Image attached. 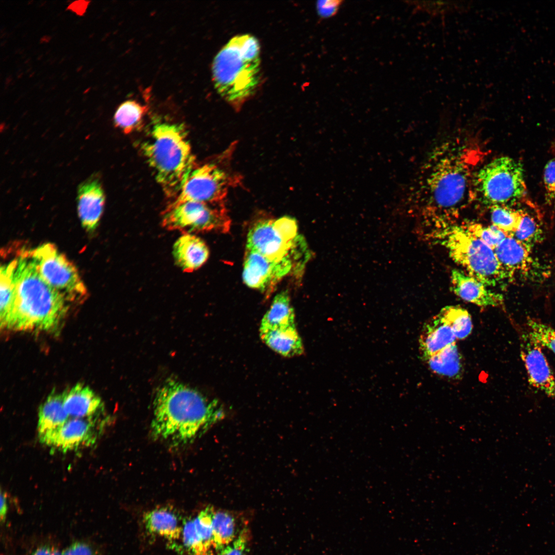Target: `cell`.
I'll use <instances>...</instances> for the list:
<instances>
[{"label": "cell", "instance_id": "f1b7e54d", "mask_svg": "<svg viewBox=\"0 0 555 555\" xmlns=\"http://www.w3.org/2000/svg\"><path fill=\"white\" fill-rule=\"evenodd\" d=\"M437 314L451 327L457 340H463L471 334L472 319L466 309L458 305H449L442 308Z\"/></svg>", "mask_w": 555, "mask_h": 555}, {"label": "cell", "instance_id": "d6a6232c", "mask_svg": "<svg viewBox=\"0 0 555 555\" xmlns=\"http://www.w3.org/2000/svg\"><path fill=\"white\" fill-rule=\"evenodd\" d=\"M463 226L473 235L494 249L507 236L495 226H485L474 222L462 223Z\"/></svg>", "mask_w": 555, "mask_h": 555}, {"label": "cell", "instance_id": "52a82bcc", "mask_svg": "<svg viewBox=\"0 0 555 555\" xmlns=\"http://www.w3.org/2000/svg\"><path fill=\"white\" fill-rule=\"evenodd\" d=\"M260 61L242 54L231 39L215 57L212 79L218 93L229 103L238 105L252 95L260 80Z\"/></svg>", "mask_w": 555, "mask_h": 555}, {"label": "cell", "instance_id": "ab89813d", "mask_svg": "<svg viewBox=\"0 0 555 555\" xmlns=\"http://www.w3.org/2000/svg\"><path fill=\"white\" fill-rule=\"evenodd\" d=\"M62 555H96L94 549L87 543L75 542L63 551Z\"/></svg>", "mask_w": 555, "mask_h": 555}, {"label": "cell", "instance_id": "2e32d148", "mask_svg": "<svg viewBox=\"0 0 555 555\" xmlns=\"http://www.w3.org/2000/svg\"><path fill=\"white\" fill-rule=\"evenodd\" d=\"M78 213L82 227L88 232L96 230L103 214L105 196L100 177L94 173L78 186Z\"/></svg>", "mask_w": 555, "mask_h": 555}, {"label": "cell", "instance_id": "277c9868", "mask_svg": "<svg viewBox=\"0 0 555 555\" xmlns=\"http://www.w3.org/2000/svg\"><path fill=\"white\" fill-rule=\"evenodd\" d=\"M141 150L156 181L167 195L175 198L195 167V158L184 126L156 120Z\"/></svg>", "mask_w": 555, "mask_h": 555}, {"label": "cell", "instance_id": "f546056e", "mask_svg": "<svg viewBox=\"0 0 555 555\" xmlns=\"http://www.w3.org/2000/svg\"><path fill=\"white\" fill-rule=\"evenodd\" d=\"M527 247L531 249L543 242L544 233L539 220L529 212L521 209V219L513 237Z\"/></svg>", "mask_w": 555, "mask_h": 555}, {"label": "cell", "instance_id": "d6986e66", "mask_svg": "<svg viewBox=\"0 0 555 555\" xmlns=\"http://www.w3.org/2000/svg\"><path fill=\"white\" fill-rule=\"evenodd\" d=\"M64 406L69 418H88L103 412L101 399L89 387L78 383L63 393Z\"/></svg>", "mask_w": 555, "mask_h": 555}, {"label": "cell", "instance_id": "4dcf8cb0", "mask_svg": "<svg viewBox=\"0 0 555 555\" xmlns=\"http://www.w3.org/2000/svg\"><path fill=\"white\" fill-rule=\"evenodd\" d=\"M490 208L492 225L503 232L507 237H513L521 221V209L504 206Z\"/></svg>", "mask_w": 555, "mask_h": 555}, {"label": "cell", "instance_id": "cb8c5ba5", "mask_svg": "<svg viewBox=\"0 0 555 555\" xmlns=\"http://www.w3.org/2000/svg\"><path fill=\"white\" fill-rule=\"evenodd\" d=\"M424 362L433 373L445 378L459 380L463 375V359L456 344L446 347Z\"/></svg>", "mask_w": 555, "mask_h": 555}, {"label": "cell", "instance_id": "74e56055", "mask_svg": "<svg viewBox=\"0 0 555 555\" xmlns=\"http://www.w3.org/2000/svg\"><path fill=\"white\" fill-rule=\"evenodd\" d=\"M543 180L546 201L549 205H555V159L546 164Z\"/></svg>", "mask_w": 555, "mask_h": 555}, {"label": "cell", "instance_id": "d590c367", "mask_svg": "<svg viewBox=\"0 0 555 555\" xmlns=\"http://www.w3.org/2000/svg\"><path fill=\"white\" fill-rule=\"evenodd\" d=\"M214 510L207 507L201 511L193 519L195 530L206 547L211 550L213 548V515Z\"/></svg>", "mask_w": 555, "mask_h": 555}, {"label": "cell", "instance_id": "6da1fadb", "mask_svg": "<svg viewBox=\"0 0 555 555\" xmlns=\"http://www.w3.org/2000/svg\"><path fill=\"white\" fill-rule=\"evenodd\" d=\"M483 156L477 147L456 140L434 150L419 183V209L425 226L454 221L473 200L475 169Z\"/></svg>", "mask_w": 555, "mask_h": 555}, {"label": "cell", "instance_id": "e0dca14e", "mask_svg": "<svg viewBox=\"0 0 555 555\" xmlns=\"http://www.w3.org/2000/svg\"><path fill=\"white\" fill-rule=\"evenodd\" d=\"M451 291L462 300L482 307H500L503 295L462 270L454 269L450 274Z\"/></svg>", "mask_w": 555, "mask_h": 555}, {"label": "cell", "instance_id": "603a6c76", "mask_svg": "<svg viewBox=\"0 0 555 555\" xmlns=\"http://www.w3.org/2000/svg\"><path fill=\"white\" fill-rule=\"evenodd\" d=\"M143 521L149 533L170 541L181 536L182 526L175 513L167 508H158L146 512Z\"/></svg>", "mask_w": 555, "mask_h": 555}, {"label": "cell", "instance_id": "3957f363", "mask_svg": "<svg viewBox=\"0 0 555 555\" xmlns=\"http://www.w3.org/2000/svg\"><path fill=\"white\" fill-rule=\"evenodd\" d=\"M14 282L13 304L5 328L16 330L55 329L67 312V299L44 280L26 252L17 258Z\"/></svg>", "mask_w": 555, "mask_h": 555}, {"label": "cell", "instance_id": "44dd1931", "mask_svg": "<svg viewBox=\"0 0 555 555\" xmlns=\"http://www.w3.org/2000/svg\"><path fill=\"white\" fill-rule=\"evenodd\" d=\"M69 418L63 394L52 392L39 407L37 427L40 441L61 428Z\"/></svg>", "mask_w": 555, "mask_h": 555}, {"label": "cell", "instance_id": "d4e9b609", "mask_svg": "<svg viewBox=\"0 0 555 555\" xmlns=\"http://www.w3.org/2000/svg\"><path fill=\"white\" fill-rule=\"evenodd\" d=\"M294 321V312L288 292L282 291L275 295L269 309L263 316L260 326V334L295 325Z\"/></svg>", "mask_w": 555, "mask_h": 555}, {"label": "cell", "instance_id": "5b68a950", "mask_svg": "<svg viewBox=\"0 0 555 555\" xmlns=\"http://www.w3.org/2000/svg\"><path fill=\"white\" fill-rule=\"evenodd\" d=\"M426 227V238L444 248L452 260L469 275L489 287L511 282L494 250L462 224L454 221Z\"/></svg>", "mask_w": 555, "mask_h": 555}, {"label": "cell", "instance_id": "f35d334b", "mask_svg": "<svg viewBox=\"0 0 555 555\" xmlns=\"http://www.w3.org/2000/svg\"><path fill=\"white\" fill-rule=\"evenodd\" d=\"M342 1L325 0L317 2V9L319 16L322 18H328L335 15L338 12Z\"/></svg>", "mask_w": 555, "mask_h": 555}, {"label": "cell", "instance_id": "484cf974", "mask_svg": "<svg viewBox=\"0 0 555 555\" xmlns=\"http://www.w3.org/2000/svg\"><path fill=\"white\" fill-rule=\"evenodd\" d=\"M17 259L1 267L0 320L1 328H5L12 308L14 298V276Z\"/></svg>", "mask_w": 555, "mask_h": 555}, {"label": "cell", "instance_id": "8fae6325", "mask_svg": "<svg viewBox=\"0 0 555 555\" xmlns=\"http://www.w3.org/2000/svg\"><path fill=\"white\" fill-rule=\"evenodd\" d=\"M231 182L230 176L216 164L207 163L195 166L170 204L186 201L224 203Z\"/></svg>", "mask_w": 555, "mask_h": 555}, {"label": "cell", "instance_id": "9c48e42d", "mask_svg": "<svg viewBox=\"0 0 555 555\" xmlns=\"http://www.w3.org/2000/svg\"><path fill=\"white\" fill-rule=\"evenodd\" d=\"M162 225L169 230L189 233L210 231L227 233L231 220L224 203L186 201L170 204L163 214Z\"/></svg>", "mask_w": 555, "mask_h": 555}, {"label": "cell", "instance_id": "60d3db41", "mask_svg": "<svg viewBox=\"0 0 555 555\" xmlns=\"http://www.w3.org/2000/svg\"><path fill=\"white\" fill-rule=\"evenodd\" d=\"M32 555H62V551L49 545H43L37 548Z\"/></svg>", "mask_w": 555, "mask_h": 555}, {"label": "cell", "instance_id": "1f68e13d", "mask_svg": "<svg viewBox=\"0 0 555 555\" xmlns=\"http://www.w3.org/2000/svg\"><path fill=\"white\" fill-rule=\"evenodd\" d=\"M415 9L426 12L432 16L445 15L454 11L464 12L470 8L469 2L465 1H411Z\"/></svg>", "mask_w": 555, "mask_h": 555}, {"label": "cell", "instance_id": "30bf717a", "mask_svg": "<svg viewBox=\"0 0 555 555\" xmlns=\"http://www.w3.org/2000/svg\"><path fill=\"white\" fill-rule=\"evenodd\" d=\"M26 252L44 280L67 300L82 299L86 295V286L76 267L54 244H43Z\"/></svg>", "mask_w": 555, "mask_h": 555}, {"label": "cell", "instance_id": "7c38bea8", "mask_svg": "<svg viewBox=\"0 0 555 555\" xmlns=\"http://www.w3.org/2000/svg\"><path fill=\"white\" fill-rule=\"evenodd\" d=\"M297 256L280 261L269 260L260 253L246 248L243 272L244 283L249 287L271 294L277 284L294 269L299 267Z\"/></svg>", "mask_w": 555, "mask_h": 555}, {"label": "cell", "instance_id": "836d02e7", "mask_svg": "<svg viewBox=\"0 0 555 555\" xmlns=\"http://www.w3.org/2000/svg\"><path fill=\"white\" fill-rule=\"evenodd\" d=\"M526 324L530 335L541 346L548 348L555 354V329L532 318L528 319Z\"/></svg>", "mask_w": 555, "mask_h": 555}, {"label": "cell", "instance_id": "4316f807", "mask_svg": "<svg viewBox=\"0 0 555 555\" xmlns=\"http://www.w3.org/2000/svg\"><path fill=\"white\" fill-rule=\"evenodd\" d=\"M147 111V107L135 100H127L117 108L114 116L116 127L128 134L140 127Z\"/></svg>", "mask_w": 555, "mask_h": 555}, {"label": "cell", "instance_id": "5bb4252c", "mask_svg": "<svg viewBox=\"0 0 555 555\" xmlns=\"http://www.w3.org/2000/svg\"><path fill=\"white\" fill-rule=\"evenodd\" d=\"M494 251L511 282L516 278L524 281H535L541 278L542 267L532 256L531 249L515 238L506 237Z\"/></svg>", "mask_w": 555, "mask_h": 555}, {"label": "cell", "instance_id": "8992f818", "mask_svg": "<svg viewBox=\"0 0 555 555\" xmlns=\"http://www.w3.org/2000/svg\"><path fill=\"white\" fill-rule=\"evenodd\" d=\"M474 198L488 207H512L526 194L522 164L507 157L496 158L475 174Z\"/></svg>", "mask_w": 555, "mask_h": 555}, {"label": "cell", "instance_id": "83f0119b", "mask_svg": "<svg viewBox=\"0 0 555 555\" xmlns=\"http://www.w3.org/2000/svg\"><path fill=\"white\" fill-rule=\"evenodd\" d=\"M240 532V531H239ZM239 532L233 515L226 511H214L213 515V548L219 550L232 542Z\"/></svg>", "mask_w": 555, "mask_h": 555}, {"label": "cell", "instance_id": "7402d4cb", "mask_svg": "<svg viewBox=\"0 0 555 555\" xmlns=\"http://www.w3.org/2000/svg\"><path fill=\"white\" fill-rule=\"evenodd\" d=\"M260 334L264 343L284 357L298 356L304 353L303 342L295 324L269 330Z\"/></svg>", "mask_w": 555, "mask_h": 555}, {"label": "cell", "instance_id": "7a4b0ae2", "mask_svg": "<svg viewBox=\"0 0 555 555\" xmlns=\"http://www.w3.org/2000/svg\"><path fill=\"white\" fill-rule=\"evenodd\" d=\"M153 411L152 435L176 446L193 441L225 416L217 400L174 380L157 391Z\"/></svg>", "mask_w": 555, "mask_h": 555}, {"label": "cell", "instance_id": "9a60e30c", "mask_svg": "<svg viewBox=\"0 0 555 555\" xmlns=\"http://www.w3.org/2000/svg\"><path fill=\"white\" fill-rule=\"evenodd\" d=\"M521 356L530 384L547 396L555 398V377L541 345L529 334L522 331Z\"/></svg>", "mask_w": 555, "mask_h": 555}, {"label": "cell", "instance_id": "8d00e7d4", "mask_svg": "<svg viewBox=\"0 0 555 555\" xmlns=\"http://www.w3.org/2000/svg\"><path fill=\"white\" fill-rule=\"evenodd\" d=\"M248 542V532L244 528L232 542L216 550V555H250Z\"/></svg>", "mask_w": 555, "mask_h": 555}, {"label": "cell", "instance_id": "4fadbf2b", "mask_svg": "<svg viewBox=\"0 0 555 555\" xmlns=\"http://www.w3.org/2000/svg\"><path fill=\"white\" fill-rule=\"evenodd\" d=\"M99 416L69 418L61 428L40 442L65 453L91 446L96 442L105 423L99 420Z\"/></svg>", "mask_w": 555, "mask_h": 555}, {"label": "cell", "instance_id": "ffe728a7", "mask_svg": "<svg viewBox=\"0 0 555 555\" xmlns=\"http://www.w3.org/2000/svg\"><path fill=\"white\" fill-rule=\"evenodd\" d=\"M173 255L179 267L184 272H191L206 263L209 256V250L200 238L184 233L174 244Z\"/></svg>", "mask_w": 555, "mask_h": 555}, {"label": "cell", "instance_id": "b9f144b4", "mask_svg": "<svg viewBox=\"0 0 555 555\" xmlns=\"http://www.w3.org/2000/svg\"><path fill=\"white\" fill-rule=\"evenodd\" d=\"M8 509V504L7 495L5 491H3V490L1 489L0 517L2 522H5L6 520Z\"/></svg>", "mask_w": 555, "mask_h": 555}, {"label": "cell", "instance_id": "e575fe53", "mask_svg": "<svg viewBox=\"0 0 555 555\" xmlns=\"http://www.w3.org/2000/svg\"><path fill=\"white\" fill-rule=\"evenodd\" d=\"M184 546L189 555H209L210 551L198 535L193 519L186 520L181 535Z\"/></svg>", "mask_w": 555, "mask_h": 555}, {"label": "cell", "instance_id": "ac0fdd59", "mask_svg": "<svg viewBox=\"0 0 555 555\" xmlns=\"http://www.w3.org/2000/svg\"><path fill=\"white\" fill-rule=\"evenodd\" d=\"M457 339L451 328L438 314L426 322L419 337V353L425 362L446 347L456 344Z\"/></svg>", "mask_w": 555, "mask_h": 555}, {"label": "cell", "instance_id": "ba28073f", "mask_svg": "<svg viewBox=\"0 0 555 555\" xmlns=\"http://www.w3.org/2000/svg\"><path fill=\"white\" fill-rule=\"evenodd\" d=\"M297 231V222L290 217L261 219L249 230L246 248L273 261L298 256V247L303 239Z\"/></svg>", "mask_w": 555, "mask_h": 555}]
</instances>
